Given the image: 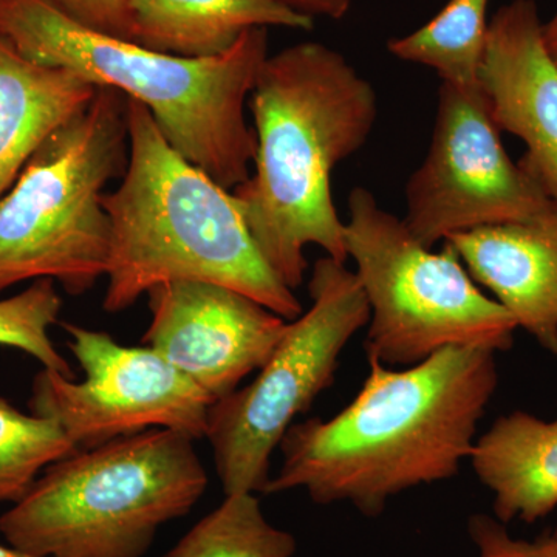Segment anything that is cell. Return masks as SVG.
I'll return each mask as SVG.
<instances>
[{
	"instance_id": "6da1fadb",
	"label": "cell",
	"mask_w": 557,
	"mask_h": 557,
	"mask_svg": "<svg viewBox=\"0 0 557 557\" xmlns=\"http://www.w3.org/2000/svg\"><path fill=\"white\" fill-rule=\"evenodd\" d=\"M497 386L496 351L487 348L449 347L409 368L369 359L346 408L288 429L263 494L304 490L314 504L347 502L376 518L391 498L460 472Z\"/></svg>"
},
{
	"instance_id": "7a4b0ae2",
	"label": "cell",
	"mask_w": 557,
	"mask_h": 557,
	"mask_svg": "<svg viewBox=\"0 0 557 557\" xmlns=\"http://www.w3.org/2000/svg\"><path fill=\"white\" fill-rule=\"evenodd\" d=\"M249 98L255 170L233 197L263 259L295 292L306 278L310 245L346 263L332 172L368 143L379 98L339 51L321 42L269 54Z\"/></svg>"
},
{
	"instance_id": "3957f363",
	"label": "cell",
	"mask_w": 557,
	"mask_h": 557,
	"mask_svg": "<svg viewBox=\"0 0 557 557\" xmlns=\"http://www.w3.org/2000/svg\"><path fill=\"white\" fill-rule=\"evenodd\" d=\"M129 160L102 196L110 222L102 309L121 313L164 282L223 285L295 321L304 307L270 269L231 190L172 148L141 102L127 98Z\"/></svg>"
},
{
	"instance_id": "277c9868",
	"label": "cell",
	"mask_w": 557,
	"mask_h": 557,
	"mask_svg": "<svg viewBox=\"0 0 557 557\" xmlns=\"http://www.w3.org/2000/svg\"><path fill=\"white\" fill-rule=\"evenodd\" d=\"M0 36L28 60L141 102L172 148L222 188L251 174L256 135L245 109L269 57L267 28L244 33L219 57L190 60L90 30L42 0H0Z\"/></svg>"
},
{
	"instance_id": "5b68a950",
	"label": "cell",
	"mask_w": 557,
	"mask_h": 557,
	"mask_svg": "<svg viewBox=\"0 0 557 557\" xmlns=\"http://www.w3.org/2000/svg\"><path fill=\"white\" fill-rule=\"evenodd\" d=\"M196 440L149 429L50 465L0 518L9 545L38 557H143L157 531L208 487Z\"/></svg>"
},
{
	"instance_id": "8992f818",
	"label": "cell",
	"mask_w": 557,
	"mask_h": 557,
	"mask_svg": "<svg viewBox=\"0 0 557 557\" xmlns=\"http://www.w3.org/2000/svg\"><path fill=\"white\" fill-rule=\"evenodd\" d=\"M127 98L98 87L89 108L53 132L0 199V295L51 278L81 296L108 273L102 196L129 160Z\"/></svg>"
},
{
	"instance_id": "52a82bcc",
	"label": "cell",
	"mask_w": 557,
	"mask_h": 557,
	"mask_svg": "<svg viewBox=\"0 0 557 557\" xmlns=\"http://www.w3.org/2000/svg\"><path fill=\"white\" fill-rule=\"evenodd\" d=\"M347 259L369 304L368 359L409 368L449 347L507 351L515 318L480 289L450 245L424 247L366 188L348 196Z\"/></svg>"
},
{
	"instance_id": "ba28073f",
	"label": "cell",
	"mask_w": 557,
	"mask_h": 557,
	"mask_svg": "<svg viewBox=\"0 0 557 557\" xmlns=\"http://www.w3.org/2000/svg\"><path fill=\"white\" fill-rule=\"evenodd\" d=\"M311 306L289 321L258 375L208 410L207 434L223 494H263L271 456L299 416L335 383L341 355L368 327L369 304L355 271L330 256L314 262Z\"/></svg>"
},
{
	"instance_id": "9c48e42d",
	"label": "cell",
	"mask_w": 557,
	"mask_h": 557,
	"mask_svg": "<svg viewBox=\"0 0 557 557\" xmlns=\"http://www.w3.org/2000/svg\"><path fill=\"white\" fill-rule=\"evenodd\" d=\"M61 325L84 380L40 370L28 401L33 416L58 424L78 450L149 429L205 438L214 401L160 354L146 346H123L100 330Z\"/></svg>"
},
{
	"instance_id": "30bf717a",
	"label": "cell",
	"mask_w": 557,
	"mask_h": 557,
	"mask_svg": "<svg viewBox=\"0 0 557 557\" xmlns=\"http://www.w3.org/2000/svg\"><path fill=\"white\" fill-rule=\"evenodd\" d=\"M552 205L509 159L482 86L442 83L426 159L406 186L409 233L434 248L454 234L534 218Z\"/></svg>"
},
{
	"instance_id": "8fae6325",
	"label": "cell",
	"mask_w": 557,
	"mask_h": 557,
	"mask_svg": "<svg viewBox=\"0 0 557 557\" xmlns=\"http://www.w3.org/2000/svg\"><path fill=\"white\" fill-rule=\"evenodd\" d=\"M146 296L150 324L141 343L214 403L265 364L289 322L244 293L209 282H164Z\"/></svg>"
},
{
	"instance_id": "7c38bea8",
	"label": "cell",
	"mask_w": 557,
	"mask_h": 557,
	"mask_svg": "<svg viewBox=\"0 0 557 557\" xmlns=\"http://www.w3.org/2000/svg\"><path fill=\"white\" fill-rule=\"evenodd\" d=\"M534 0H512L487 25L480 86L498 129L522 139L520 166L557 205V65Z\"/></svg>"
},
{
	"instance_id": "4fadbf2b",
	"label": "cell",
	"mask_w": 557,
	"mask_h": 557,
	"mask_svg": "<svg viewBox=\"0 0 557 557\" xmlns=\"http://www.w3.org/2000/svg\"><path fill=\"white\" fill-rule=\"evenodd\" d=\"M445 242L518 329L557 355V205L534 218L465 231Z\"/></svg>"
},
{
	"instance_id": "5bb4252c",
	"label": "cell",
	"mask_w": 557,
	"mask_h": 557,
	"mask_svg": "<svg viewBox=\"0 0 557 557\" xmlns=\"http://www.w3.org/2000/svg\"><path fill=\"white\" fill-rule=\"evenodd\" d=\"M97 86L28 60L0 36V199L53 132L89 108Z\"/></svg>"
},
{
	"instance_id": "9a60e30c",
	"label": "cell",
	"mask_w": 557,
	"mask_h": 557,
	"mask_svg": "<svg viewBox=\"0 0 557 557\" xmlns=\"http://www.w3.org/2000/svg\"><path fill=\"white\" fill-rule=\"evenodd\" d=\"M480 483L493 494L498 522L527 523L557 507V420L516 410L479 435L471 457Z\"/></svg>"
},
{
	"instance_id": "2e32d148",
	"label": "cell",
	"mask_w": 557,
	"mask_h": 557,
	"mask_svg": "<svg viewBox=\"0 0 557 557\" xmlns=\"http://www.w3.org/2000/svg\"><path fill=\"white\" fill-rule=\"evenodd\" d=\"M131 10L134 42L190 60L226 53L252 28H313L276 0H131Z\"/></svg>"
},
{
	"instance_id": "e0dca14e",
	"label": "cell",
	"mask_w": 557,
	"mask_h": 557,
	"mask_svg": "<svg viewBox=\"0 0 557 557\" xmlns=\"http://www.w3.org/2000/svg\"><path fill=\"white\" fill-rule=\"evenodd\" d=\"M490 0H449L437 16L418 30L388 40L398 60L426 65L442 83L474 89L485 51Z\"/></svg>"
},
{
	"instance_id": "ac0fdd59",
	"label": "cell",
	"mask_w": 557,
	"mask_h": 557,
	"mask_svg": "<svg viewBox=\"0 0 557 557\" xmlns=\"http://www.w3.org/2000/svg\"><path fill=\"white\" fill-rule=\"evenodd\" d=\"M296 539L271 525L258 494H230L163 557H293Z\"/></svg>"
},
{
	"instance_id": "d6986e66",
	"label": "cell",
	"mask_w": 557,
	"mask_h": 557,
	"mask_svg": "<svg viewBox=\"0 0 557 557\" xmlns=\"http://www.w3.org/2000/svg\"><path fill=\"white\" fill-rule=\"evenodd\" d=\"M75 450L53 421L21 412L0 397V505L17 504L50 465Z\"/></svg>"
},
{
	"instance_id": "ffe728a7",
	"label": "cell",
	"mask_w": 557,
	"mask_h": 557,
	"mask_svg": "<svg viewBox=\"0 0 557 557\" xmlns=\"http://www.w3.org/2000/svg\"><path fill=\"white\" fill-rule=\"evenodd\" d=\"M62 298L57 282L40 278L11 298L0 299V346L17 348L38 359L44 369L75 380L72 368L54 347L50 329L60 322Z\"/></svg>"
},
{
	"instance_id": "44dd1931",
	"label": "cell",
	"mask_w": 557,
	"mask_h": 557,
	"mask_svg": "<svg viewBox=\"0 0 557 557\" xmlns=\"http://www.w3.org/2000/svg\"><path fill=\"white\" fill-rule=\"evenodd\" d=\"M83 27L134 42L131 0H42Z\"/></svg>"
},
{
	"instance_id": "7402d4cb",
	"label": "cell",
	"mask_w": 557,
	"mask_h": 557,
	"mask_svg": "<svg viewBox=\"0 0 557 557\" xmlns=\"http://www.w3.org/2000/svg\"><path fill=\"white\" fill-rule=\"evenodd\" d=\"M469 534L479 549V557H527L516 547V539L509 536L504 523L487 516L469 520Z\"/></svg>"
},
{
	"instance_id": "603a6c76",
	"label": "cell",
	"mask_w": 557,
	"mask_h": 557,
	"mask_svg": "<svg viewBox=\"0 0 557 557\" xmlns=\"http://www.w3.org/2000/svg\"><path fill=\"white\" fill-rule=\"evenodd\" d=\"M276 2L313 20L314 16L343 20L354 7L355 0H276Z\"/></svg>"
},
{
	"instance_id": "cb8c5ba5",
	"label": "cell",
	"mask_w": 557,
	"mask_h": 557,
	"mask_svg": "<svg viewBox=\"0 0 557 557\" xmlns=\"http://www.w3.org/2000/svg\"><path fill=\"white\" fill-rule=\"evenodd\" d=\"M516 547L527 557H557V531L534 542L516 539Z\"/></svg>"
},
{
	"instance_id": "d4e9b609",
	"label": "cell",
	"mask_w": 557,
	"mask_h": 557,
	"mask_svg": "<svg viewBox=\"0 0 557 557\" xmlns=\"http://www.w3.org/2000/svg\"><path fill=\"white\" fill-rule=\"evenodd\" d=\"M542 35H544L545 47L553 62L557 65V10L555 16L542 25Z\"/></svg>"
},
{
	"instance_id": "484cf974",
	"label": "cell",
	"mask_w": 557,
	"mask_h": 557,
	"mask_svg": "<svg viewBox=\"0 0 557 557\" xmlns=\"http://www.w3.org/2000/svg\"><path fill=\"white\" fill-rule=\"evenodd\" d=\"M0 557H38L33 556L30 553L22 552L20 548H14L9 545V547H5V545L0 544Z\"/></svg>"
}]
</instances>
